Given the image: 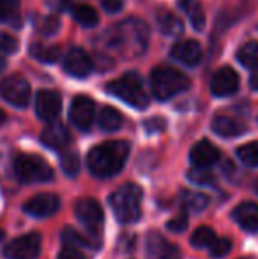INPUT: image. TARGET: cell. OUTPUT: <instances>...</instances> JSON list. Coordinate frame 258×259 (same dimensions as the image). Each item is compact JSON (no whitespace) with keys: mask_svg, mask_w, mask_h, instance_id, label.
<instances>
[{"mask_svg":"<svg viewBox=\"0 0 258 259\" xmlns=\"http://www.w3.org/2000/svg\"><path fill=\"white\" fill-rule=\"evenodd\" d=\"M129 155V145L126 141H104L89 152L87 164L92 175L108 178L117 175L124 167Z\"/></svg>","mask_w":258,"mask_h":259,"instance_id":"6da1fadb","label":"cell"},{"mask_svg":"<svg viewBox=\"0 0 258 259\" xmlns=\"http://www.w3.org/2000/svg\"><path fill=\"white\" fill-rule=\"evenodd\" d=\"M151 89L156 99L168 101L172 97L179 96L180 92L190 89V79L186 74L168 65L156 67L151 74Z\"/></svg>","mask_w":258,"mask_h":259,"instance_id":"7a4b0ae2","label":"cell"},{"mask_svg":"<svg viewBox=\"0 0 258 259\" xmlns=\"http://www.w3.org/2000/svg\"><path fill=\"white\" fill-rule=\"evenodd\" d=\"M106 92L136 109H145L149 106V96L143 87V81L134 72H128L119 79L110 81L106 85Z\"/></svg>","mask_w":258,"mask_h":259,"instance_id":"3957f363","label":"cell"},{"mask_svg":"<svg viewBox=\"0 0 258 259\" xmlns=\"http://www.w3.org/2000/svg\"><path fill=\"white\" fill-rule=\"evenodd\" d=\"M110 206L114 215L122 224L138 221L141 213V189L138 185H124L110 196Z\"/></svg>","mask_w":258,"mask_h":259,"instance_id":"277c9868","label":"cell"},{"mask_svg":"<svg viewBox=\"0 0 258 259\" xmlns=\"http://www.w3.org/2000/svg\"><path fill=\"white\" fill-rule=\"evenodd\" d=\"M14 175L23 184H45L53 180V169L43 157L34 154H20L14 157Z\"/></svg>","mask_w":258,"mask_h":259,"instance_id":"5b68a950","label":"cell"},{"mask_svg":"<svg viewBox=\"0 0 258 259\" xmlns=\"http://www.w3.org/2000/svg\"><path fill=\"white\" fill-rule=\"evenodd\" d=\"M0 96L14 108H27L30 103V83L20 74H11L0 81Z\"/></svg>","mask_w":258,"mask_h":259,"instance_id":"8992f818","label":"cell"},{"mask_svg":"<svg viewBox=\"0 0 258 259\" xmlns=\"http://www.w3.org/2000/svg\"><path fill=\"white\" fill-rule=\"evenodd\" d=\"M39 252H41V235L39 233L18 236V238L11 240L2 250L6 259H35Z\"/></svg>","mask_w":258,"mask_h":259,"instance_id":"52a82bcc","label":"cell"},{"mask_svg":"<svg viewBox=\"0 0 258 259\" xmlns=\"http://www.w3.org/2000/svg\"><path fill=\"white\" fill-rule=\"evenodd\" d=\"M96 116V104L90 97L76 96L69 108V120L80 131H89Z\"/></svg>","mask_w":258,"mask_h":259,"instance_id":"ba28073f","label":"cell"},{"mask_svg":"<svg viewBox=\"0 0 258 259\" xmlns=\"http://www.w3.org/2000/svg\"><path fill=\"white\" fill-rule=\"evenodd\" d=\"M62 67L72 78H87L92 72L94 64H92V58L85 53V50L71 48L64 55Z\"/></svg>","mask_w":258,"mask_h":259,"instance_id":"9c48e42d","label":"cell"},{"mask_svg":"<svg viewBox=\"0 0 258 259\" xmlns=\"http://www.w3.org/2000/svg\"><path fill=\"white\" fill-rule=\"evenodd\" d=\"M62 109V97L57 90H39L35 96V113L45 122H53Z\"/></svg>","mask_w":258,"mask_h":259,"instance_id":"30bf717a","label":"cell"},{"mask_svg":"<svg viewBox=\"0 0 258 259\" xmlns=\"http://www.w3.org/2000/svg\"><path fill=\"white\" fill-rule=\"evenodd\" d=\"M60 208V198L53 192H43L23 205V211L32 217H50Z\"/></svg>","mask_w":258,"mask_h":259,"instance_id":"8fae6325","label":"cell"},{"mask_svg":"<svg viewBox=\"0 0 258 259\" xmlns=\"http://www.w3.org/2000/svg\"><path fill=\"white\" fill-rule=\"evenodd\" d=\"M145 252L149 259H180V249L170 243L159 233H151L145 242Z\"/></svg>","mask_w":258,"mask_h":259,"instance_id":"7c38bea8","label":"cell"},{"mask_svg":"<svg viewBox=\"0 0 258 259\" xmlns=\"http://www.w3.org/2000/svg\"><path fill=\"white\" fill-rule=\"evenodd\" d=\"M239 90V74L232 67H221L210 79V92L216 97H228Z\"/></svg>","mask_w":258,"mask_h":259,"instance_id":"4fadbf2b","label":"cell"},{"mask_svg":"<svg viewBox=\"0 0 258 259\" xmlns=\"http://www.w3.org/2000/svg\"><path fill=\"white\" fill-rule=\"evenodd\" d=\"M75 213L80 219V222H83L90 231H97V228L104 221L103 208L96 199H80L75 206Z\"/></svg>","mask_w":258,"mask_h":259,"instance_id":"5bb4252c","label":"cell"},{"mask_svg":"<svg viewBox=\"0 0 258 259\" xmlns=\"http://www.w3.org/2000/svg\"><path fill=\"white\" fill-rule=\"evenodd\" d=\"M69 141H71V134H69L67 127L60 122L48 123L41 133V143L53 150H62L69 145Z\"/></svg>","mask_w":258,"mask_h":259,"instance_id":"9a60e30c","label":"cell"},{"mask_svg":"<svg viewBox=\"0 0 258 259\" xmlns=\"http://www.w3.org/2000/svg\"><path fill=\"white\" fill-rule=\"evenodd\" d=\"M172 57L177 62L188 65V67H195L202 60V46L196 41H179L172 46Z\"/></svg>","mask_w":258,"mask_h":259,"instance_id":"2e32d148","label":"cell"},{"mask_svg":"<svg viewBox=\"0 0 258 259\" xmlns=\"http://www.w3.org/2000/svg\"><path fill=\"white\" fill-rule=\"evenodd\" d=\"M190 159L195 167H203V169H207V167H210L212 164H216L217 160H219V150H217L210 141L203 140V141H198L193 147V150H191V154H190Z\"/></svg>","mask_w":258,"mask_h":259,"instance_id":"e0dca14e","label":"cell"},{"mask_svg":"<svg viewBox=\"0 0 258 259\" xmlns=\"http://www.w3.org/2000/svg\"><path fill=\"white\" fill-rule=\"evenodd\" d=\"M212 131L221 138H235L241 136L246 131V125L241 120L234 118V116H227V115H219L212 120Z\"/></svg>","mask_w":258,"mask_h":259,"instance_id":"ac0fdd59","label":"cell"},{"mask_svg":"<svg viewBox=\"0 0 258 259\" xmlns=\"http://www.w3.org/2000/svg\"><path fill=\"white\" fill-rule=\"evenodd\" d=\"M239 226L246 231H258V205L256 203H242L232 211Z\"/></svg>","mask_w":258,"mask_h":259,"instance_id":"d6986e66","label":"cell"},{"mask_svg":"<svg viewBox=\"0 0 258 259\" xmlns=\"http://www.w3.org/2000/svg\"><path fill=\"white\" fill-rule=\"evenodd\" d=\"M180 9L186 13L188 20L196 30L205 28V13H203V7L198 0H180Z\"/></svg>","mask_w":258,"mask_h":259,"instance_id":"ffe728a7","label":"cell"},{"mask_svg":"<svg viewBox=\"0 0 258 259\" xmlns=\"http://www.w3.org/2000/svg\"><path fill=\"white\" fill-rule=\"evenodd\" d=\"M0 23L21 27L20 18V0H0Z\"/></svg>","mask_w":258,"mask_h":259,"instance_id":"44dd1931","label":"cell"},{"mask_svg":"<svg viewBox=\"0 0 258 259\" xmlns=\"http://www.w3.org/2000/svg\"><path fill=\"white\" fill-rule=\"evenodd\" d=\"M71 14L75 21H78L82 27H96L99 23V14L94 7L87 6V4H78V6L71 7Z\"/></svg>","mask_w":258,"mask_h":259,"instance_id":"7402d4cb","label":"cell"},{"mask_svg":"<svg viewBox=\"0 0 258 259\" xmlns=\"http://www.w3.org/2000/svg\"><path fill=\"white\" fill-rule=\"evenodd\" d=\"M32 57L43 64H53L60 58V48L59 46H46L43 42H32L28 48Z\"/></svg>","mask_w":258,"mask_h":259,"instance_id":"603a6c76","label":"cell"},{"mask_svg":"<svg viewBox=\"0 0 258 259\" xmlns=\"http://www.w3.org/2000/svg\"><path fill=\"white\" fill-rule=\"evenodd\" d=\"M97 123L103 131H108V133H114V131L121 129L122 125V115L112 106H106L99 111V116H97Z\"/></svg>","mask_w":258,"mask_h":259,"instance_id":"cb8c5ba5","label":"cell"},{"mask_svg":"<svg viewBox=\"0 0 258 259\" xmlns=\"http://www.w3.org/2000/svg\"><path fill=\"white\" fill-rule=\"evenodd\" d=\"M158 21H159V28H161L163 34L172 35V37L180 35L184 30V25H182V21H180V18L175 16L173 13H161Z\"/></svg>","mask_w":258,"mask_h":259,"instance_id":"d4e9b609","label":"cell"},{"mask_svg":"<svg viewBox=\"0 0 258 259\" xmlns=\"http://www.w3.org/2000/svg\"><path fill=\"white\" fill-rule=\"evenodd\" d=\"M237 60L241 62L244 67H258V42L249 41L242 45L237 52Z\"/></svg>","mask_w":258,"mask_h":259,"instance_id":"484cf974","label":"cell"},{"mask_svg":"<svg viewBox=\"0 0 258 259\" xmlns=\"http://www.w3.org/2000/svg\"><path fill=\"white\" fill-rule=\"evenodd\" d=\"M59 28H60V21L55 14H45V16H38V20H35V30L43 37H50V35L57 34Z\"/></svg>","mask_w":258,"mask_h":259,"instance_id":"4316f807","label":"cell"},{"mask_svg":"<svg viewBox=\"0 0 258 259\" xmlns=\"http://www.w3.org/2000/svg\"><path fill=\"white\" fill-rule=\"evenodd\" d=\"M214 242H216V235L209 226H200L191 236V245L195 249H209Z\"/></svg>","mask_w":258,"mask_h":259,"instance_id":"83f0119b","label":"cell"},{"mask_svg":"<svg viewBox=\"0 0 258 259\" xmlns=\"http://www.w3.org/2000/svg\"><path fill=\"white\" fill-rule=\"evenodd\" d=\"M237 157L249 167H258V141H251L239 147Z\"/></svg>","mask_w":258,"mask_h":259,"instance_id":"f1b7e54d","label":"cell"},{"mask_svg":"<svg viewBox=\"0 0 258 259\" xmlns=\"http://www.w3.org/2000/svg\"><path fill=\"white\" fill-rule=\"evenodd\" d=\"M182 201L190 210L193 211H202L203 208H207L209 205V198L200 192H193V191H184L182 192Z\"/></svg>","mask_w":258,"mask_h":259,"instance_id":"f546056e","label":"cell"},{"mask_svg":"<svg viewBox=\"0 0 258 259\" xmlns=\"http://www.w3.org/2000/svg\"><path fill=\"white\" fill-rule=\"evenodd\" d=\"M60 167L67 177H76L80 171V157L75 152H64L60 157Z\"/></svg>","mask_w":258,"mask_h":259,"instance_id":"4dcf8cb0","label":"cell"},{"mask_svg":"<svg viewBox=\"0 0 258 259\" xmlns=\"http://www.w3.org/2000/svg\"><path fill=\"white\" fill-rule=\"evenodd\" d=\"M62 242L67 247H72V249H75L76 245H83V247H92L94 245L92 240H89V238H85V236H82L78 231H76V229H72V228H65L64 229V233H62Z\"/></svg>","mask_w":258,"mask_h":259,"instance_id":"1f68e13d","label":"cell"},{"mask_svg":"<svg viewBox=\"0 0 258 259\" xmlns=\"http://www.w3.org/2000/svg\"><path fill=\"white\" fill-rule=\"evenodd\" d=\"M20 48V42L9 32L0 30V55H14Z\"/></svg>","mask_w":258,"mask_h":259,"instance_id":"d6a6232c","label":"cell"},{"mask_svg":"<svg viewBox=\"0 0 258 259\" xmlns=\"http://www.w3.org/2000/svg\"><path fill=\"white\" fill-rule=\"evenodd\" d=\"M188 180L193 182L196 185H210L214 184V175L209 169H203V167H195L188 173Z\"/></svg>","mask_w":258,"mask_h":259,"instance_id":"836d02e7","label":"cell"},{"mask_svg":"<svg viewBox=\"0 0 258 259\" xmlns=\"http://www.w3.org/2000/svg\"><path fill=\"white\" fill-rule=\"evenodd\" d=\"M230 250H232V240L228 238H216V242L209 247L210 257H216V259L227 256Z\"/></svg>","mask_w":258,"mask_h":259,"instance_id":"e575fe53","label":"cell"},{"mask_svg":"<svg viewBox=\"0 0 258 259\" xmlns=\"http://www.w3.org/2000/svg\"><path fill=\"white\" fill-rule=\"evenodd\" d=\"M166 226H168V229H172V231H177V233L184 231V229L188 228V213L186 211H182L179 217H175L173 221H170Z\"/></svg>","mask_w":258,"mask_h":259,"instance_id":"d590c367","label":"cell"},{"mask_svg":"<svg viewBox=\"0 0 258 259\" xmlns=\"http://www.w3.org/2000/svg\"><path fill=\"white\" fill-rule=\"evenodd\" d=\"M48 6L52 11H57V13H65V11H71L72 4L71 0H48Z\"/></svg>","mask_w":258,"mask_h":259,"instance_id":"8d00e7d4","label":"cell"},{"mask_svg":"<svg viewBox=\"0 0 258 259\" xmlns=\"http://www.w3.org/2000/svg\"><path fill=\"white\" fill-rule=\"evenodd\" d=\"M145 129L149 131V133H158V131H161V129H165V120L163 118H151V120H147L145 122Z\"/></svg>","mask_w":258,"mask_h":259,"instance_id":"74e56055","label":"cell"},{"mask_svg":"<svg viewBox=\"0 0 258 259\" xmlns=\"http://www.w3.org/2000/svg\"><path fill=\"white\" fill-rule=\"evenodd\" d=\"M57 259H87V257L83 256L80 250L72 249V247H65L62 252L59 254V257H57Z\"/></svg>","mask_w":258,"mask_h":259,"instance_id":"f35d334b","label":"cell"},{"mask_svg":"<svg viewBox=\"0 0 258 259\" xmlns=\"http://www.w3.org/2000/svg\"><path fill=\"white\" fill-rule=\"evenodd\" d=\"M122 6H124L122 0H103V9L110 14L119 13V11L122 9Z\"/></svg>","mask_w":258,"mask_h":259,"instance_id":"ab89813d","label":"cell"},{"mask_svg":"<svg viewBox=\"0 0 258 259\" xmlns=\"http://www.w3.org/2000/svg\"><path fill=\"white\" fill-rule=\"evenodd\" d=\"M249 85H251L253 90H258V67L253 71L251 78H249Z\"/></svg>","mask_w":258,"mask_h":259,"instance_id":"60d3db41","label":"cell"},{"mask_svg":"<svg viewBox=\"0 0 258 259\" xmlns=\"http://www.w3.org/2000/svg\"><path fill=\"white\" fill-rule=\"evenodd\" d=\"M6 120H7V115H6V111L4 109H0V127L6 123Z\"/></svg>","mask_w":258,"mask_h":259,"instance_id":"b9f144b4","label":"cell"},{"mask_svg":"<svg viewBox=\"0 0 258 259\" xmlns=\"http://www.w3.org/2000/svg\"><path fill=\"white\" fill-rule=\"evenodd\" d=\"M6 64H7L6 58H4L2 55H0V71H4V67H6Z\"/></svg>","mask_w":258,"mask_h":259,"instance_id":"7bdbcfd3","label":"cell"},{"mask_svg":"<svg viewBox=\"0 0 258 259\" xmlns=\"http://www.w3.org/2000/svg\"><path fill=\"white\" fill-rule=\"evenodd\" d=\"M2 238H4V229L0 228V242H2Z\"/></svg>","mask_w":258,"mask_h":259,"instance_id":"ee69618b","label":"cell"}]
</instances>
